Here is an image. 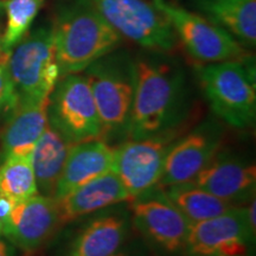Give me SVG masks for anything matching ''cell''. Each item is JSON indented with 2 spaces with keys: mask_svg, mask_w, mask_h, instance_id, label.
<instances>
[{
  "mask_svg": "<svg viewBox=\"0 0 256 256\" xmlns=\"http://www.w3.org/2000/svg\"><path fill=\"white\" fill-rule=\"evenodd\" d=\"M133 102L130 139L165 136L178 121L184 98L183 78L166 63L139 58L132 64Z\"/></svg>",
  "mask_w": 256,
  "mask_h": 256,
  "instance_id": "cell-1",
  "label": "cell"
},
{
  "mask_svg": "<svg viewBox=\"0 0 256 256\" xmlns=\"http://www.w3.org/2000/svg\"><path fill=\"white\" fill-rule=\"evenodd\" d=\"M52 30L60 76L84 72L121 42L92 0H74L60 11Z\"/></svg>",
  "mask_w": 256,
  "mask_h": 256,
  "instance_id": "cell-2",
  "label": "cell"
},
{
  "mask_svg": "<svg viewBox=\"0 0 256 256\" xmlns=\"http://www.w3.org/2000/svg\"><path fill=\"white\" fill-rule=\"evenodd\" d=\"M8 70L16 104L49 98L60 78L52 28H38L19 42L10 51Z\"/></svg>",
  "mask_w": 256,
  "mask_h": 256,
  "instance_id": "cell-3",
  "label": "cell"
},
{
  "mask_svg": "<svg viewBox=\"0 0 256 256\" xmlns=\"http://www.w3.org/2000/svg\"><path fill=\"white\" fill-rule=\"evenodd\" d=\"M200 80L214 112L226 122L236 128H246L254 124V72L242 60L206 64L200 70Z\"/></svg>",
  "mask_w": 256,
  "mask_h": 256,
  "instance_id": "cell-4",
  "label": "cell"
},
{
  "mask_svg": "<svg viewBox=\"0 0 256 256\" xmlns=\"http://www.w3.org/2000/svg\"><path fill=\"white\" fill-rule=\"evenodd\" d=\"M49 124L69 142L102 139V127L92 88L84 75L60 76L50 95Z\"/></svg>",
  "mask_w": 256,
  "mask_h": 256,
  "instance_id": "cell-5",
  "label": "cell"
},
{
  "mask_svg": "<svg viewBox=\"0 0 256 256\" xmlns=\"http://www.w3.org/2000/svg\"><path fill=\"white\" fill-rule=\"evenodd\" d=\"M152 4L168 19L176 36L188 52L204 64L243 60L247 52L228 31L209 19L166 0H152Z\"/></svg>",
  "mask_w": 256,
  "mask_h": 256,
  "instance_id": "cell-6",
  "label": "cell"
},
{
  "mask_svg": "<svg viewBox=\"0 0 256 256\" xmlns=\"http://www.w3.org/2000/svg\"><path fill=\"white\" fill-rule=\"evenodd\" d=\"M121 38L147 49L170 50L176 34L168 19L146 0H92Z\"/></svg>",
  "mask_w": 256,
  "mask_h": 256,
  "instance_id": "cell-7",
  "label": "cell"
},
{
  "mask_svg": "<svg viewBox=\"0 0 256 256\" xmlns=\"http://www.w3.org/2000/svg\"><path fill=\"white\" fill-rule=\"evenodd\" d=\"M102 127V139L127 133L133 102L132 64L127 68L100 60L84 70Z\"/></svg>",
  "mask_w": 256,
  "mask_h": 256,
  "instance_id": "cell-8",
  "label": "cell"
},
{
  "mask_svg": "<svg viewBox=\"0 0 256 256\" xmlns=\"http://www.w3.org/2000/svg\"><path fill=\"white\" fill-rule=\"evenodd\" d=\"M255 236L242 206L190 226L185 256H250Z\"/></svg>",
  "mask_w": 256,
  "mask_h": 256,
  "instance_id": "cell-9",
  "label": "cell"
},
{
  "mask_svg": "<svg viewBox=\"0 0 256 256\" xmlns=\"http://www.w3.org/2000/svg\"><path fill=\"white\" fill-rule=\"evenodd\" d=\"M172 146L170 136L130 139L115 150L113 171L120 178L130 200L156 188Z\"/></svg>",
  "mask_w": 256,
  "mask_h": 256,
  "instance_id": "cell-10",
  "label": "cell"
},
{
  "mask_svg": "<svg viewBox=\"0 0 256 256\" xmlns=\"http://www.w3.org/2000/svg\"><path fill=\"white\" fill-rule=\"evenodd\" d=\"M130 202L134 226L153 247L166 256L184 254L191 223L177 208L164 196Z\"/></svg>",
  "mask_w": 256,
  "mask_h": 256,
  "instance_id": "cell-11",
  "label": "cell"
},
{
  "mask_svg": "<svg viewBox=\"0 0 256 256\" xmlns=\"http://www.w3.org/2000/svg\"><path fill=\"white\" fill-rule=\"evenodd\" d=\"M60 224L57 202L36 194L14 204L2 234L24 250H34L52 235Z\"/></svg>",
  "mask_w": 256,
  "mask_h": 256,
  "instance_id": "cell-12",
  "label": "cell"
},
{
  "mask_svg": "<svg viewBox=\"0 0 256 256\" xmlns=\"http://www.w3.org/2000/svg\"><path fill=\"white\" fill-rule=\"evenodd\" d=\"M191 183L235 206L255 196L256 168L242 160L215 156Z\"/></svg>",
  "mask_w": 256,
  "mask_h": 256,
  "instance_id": "cell-13",
  "label": "cell"
},
{
  "mask_svg": "<svg viewBox=\"0 0 256 256\" xmlns=\"http://www.w3.org/2000/svg\"><path fill=\"white\" fill-rule=\"evenodd\" d=\"M115 150L104 139L74 144L70 148L54 200H60L74 188L113 171Z\"/></svg>",
  "mask_w": 256,
  "mask_h": 256,
  "instance_id": "cell-14",
  "label": "cell"
},
{
  "mask_svg": "<svg viewBox=\"0 0 256 256\" xmlns=\"http://www.w3.org/2000/svg\"><path fill=\"white\" fill-rule=\"evenodd\" d=\"M216 138L204 132L188 134L171 146L166 156L159 183L162 188L171 185L191 183L216 156Z\"/></svg>",
  "mask_w": 256,
  "mask_h": 256,
  "instance_id": "cell-15",
  "label": "cell"
},
{
  "mask_svg": "<svg viewBox=\"0 0 256 256\" xmlns=\"http://www.w3.org/2000/svg\"><path fill=\"white\" fill-rule=\"evenodd\" d=\"M55 200L58 208L60 224H63L121 202H130V197L116 174L110 171Z\"/></svg>",
  "mask_w": 256,
  "mask_h": 256,
  "instance_id": "cell-16",
  "label": "cell"
},
{
  "mask_svg": "<svg viewBox=\"0 0 256 256\" xmlns=\"http://www.w3.org/2000/svg\"><path fill=\"white\" fill-rule=\"evenodd\" d=\"M50 98L40 102H24L14 106L11 120L2 134L4 158H28L49 124Z\"/></svg>",
  "mask_w": 256,
  "mask_h": 256,
  "instance_id": "cell-17",
  "label": "cell"
},
{
  "mask_svg": "<svg viewBox=\"0 0 256 256\" xmlns=\"http://www.w3.org/2000/svg\"><path fill=\"white\" fill-rule=\"evenodd\" d=\"M197 14L228 31L242 46L256 43V0H190Z\"/></svg>",
  "mask_w": 256,
  "mask_h": 256,
  "instance_id": "cell-18",
  "label": "cell"
},
{
  "mask_svg": "<svg viewBox=\"0 0 256 256\" xmlns=\"http://www.w3.org/2000/svg\"><path fill=\"white\" fill-rule=\"evenodd\" d=\"M72 146V142L48 124L30 156L37 188L40 194L55 197L57 184Z\"/></svg>",
  "mask_w": 256,
  "mask_h": 256,
  "instance_id": "cell-19",
  "label": "cell"
},
{
  "mask_svg": "<svg viewBox=\"0 0 256 256\" xmlns=\"http://www.w3.org/2000/svg\"><path fill=\"white\" fill-rule=\"evenodd\" d=\"M127 223L118 215L101 216L88 223L70 244L66 256H110L124 244Z\"/></svg>",
  "mask_w": 256,
  "mask_h": 256,
  "instance_id": "cell-20",
  "label": "cell"
},
{
  "mask_svg": "<svg viewBox=\"0 0 256 256\" xmlns=\"http://www.w3.org/2000/svg\"><path fill=\"white\" fill-rule=\"evenodd\" d=\"M162 190V196L177 208L191 224L214 218L235 206L194 183L171 185Z\"/></svg>",
  "mask_w": 256,
  "mask_h": 256,
  "instance_id": "cell-21",
  "label": "cell"
},
{
  "mask_svg": "<svg viewBox=\"0 0 256 256\" xmlns=\"http://www.w3.org/2000/svg\"><path fill=\"white\" fill-rule=\"evenodd\" d=\"M0 194L14 204L38 194L30 159L5 158L0 165Z\"/></svg>",
  "mask_w": 256,
  "mask_h": 256,
  "instance_id": "cell-22",
  "label": "cell"
},
{
  "mask_svg": "<svg viewBox=\"0 0 256 256\" xmlns=\"http://www.w3.org/2000/svg\"><path fill=\"white\" fill-rule=\"evenodd\" d=\"M44 0H6L2 2L6 28L0 40V49L8 52L26 36Z\"/></svg>",
  "mask_w": 256,
  "mask_h": 256,
  "instance_id": "cell-23",
  "label": "cell"
},
{
  "mask_svg": "<svg viewBox=\"0 0 256 256\" xmlns=\"http://www.w3.org/2000/svg\"><path fill=\"white\" fill-rule=\"evenodd\" d=\"M10 51L0 49V114L8 110H14L16 96L8 70V58Z\"/></svg>",
  "mask_w": 256,
  "mask_h": 256,
  "instance_id": "cell-24",
  "label": "cell"
},
{
  "mask_svg": "<svg viewBox=\"0 0 256 256\" xmlns=\"http://www.w3.org/2000/svg\"><path fill=\"white\" fill-rule=\"evenodd\" d=\"M243 211H244V218L247 222V226L249 230H250L252 235H256V200L252 197V200L248 202L247 206H243Z\"/></svg>",
  "mask_w": 256,
  "mask_h": 256,
  "instance_id": "cell-25",
  "label": "cell"
},
{
  "mask_svg": "<svg viewBox=\"0 0 256 256\" xmlns=\"http://www.w3.org/2000/svg\"><path fill=\"white\" fill-rule=\"evenodd\" d=\"M14 204V203H12L11 200L0 194V235L2 234L5 222L8 220L10 212H11Z\"/></svg>",
  "mask_w": 256,
  "mask_h": 256,
  "instance_id": "cell-26",
  "label": "cell"
},
{
  "mask_svg": "<svg viewBox=\"0 0 256 256\" xmlns=\"http://www.w3.org/2000/svg\"><path fill=\"white\" fill-rule=\"evenodd\" d=\"M0 256H12L8 246L2 240H0Z\"/></svg>",
  "mask_w": 256,
  "mask_h": 256,
  "instance_id": "cell-27",
  "label": "cell"
},
{
  "mask_svg": "<svg viewBox=\"0 0 256 256\" xmlns=\"http://www.w3.org/2000/svg\"><path fill=\"white\" fill-rule=\"evenodd\" d=\"M110 256H139V255L136 254V252H128V250H118L116 252H114V254Z\"/></svg>",
  "mask_w": 256,
  "mask_h": 256,
  "instance_id": "cell-28",
  "label": "cell"
},
{
  "mask_svg": "<svg viewBox=\"0 0 256 256\" xmlns=\"http://www.w3.org/2000/svg\"><path fill=\"white\" fill-rule=\"evenodd\" d=\"M2 0H0V6H2Z\"/></svg>",
  "mask_w": 256,
  "mask_h": 256,
  "instance_id": "cell-29",
  "label": "cell"
}]
</instances>
